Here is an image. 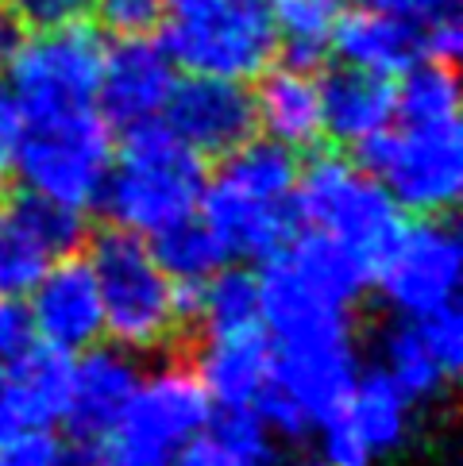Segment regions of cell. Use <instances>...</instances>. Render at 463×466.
Returning a JSON list of instances; mask_svg holds the SVG:
<instances>
[{
    "mask_svg": "<svg viewBox=\"0 0 463 466\" xmlns=\"http://www.w3.org/2000/svg\"><path fill=\"white\" fill-rule=\"evenodd\" d=\"M209 162L190 151L162 120L116 131L112 166L97 212L112 228L151 239L162 228L197 212Z\"/></svg>",
    "mask_w": 463,
    "mask_h": 466,
    "instance_id": "1",
    "label": "cell"
},
{
    "mask_svg": "<svg viewBox=\"0 0 463 466\" xmlns=\"http://www.w3.org/2000/svg\"><path fill=\"white\" fill-rule=\"evenodd\" d=\"M86 258L97 274L105 312V339L131 355H167L178 336H186L178 316V293L159 266L151 243L124 228L89 231Z\"/></svg>",
    "mask_w": 463,
    "mask_h": 466,
    "instance_id": "2",
    "label": "cell"
},
{
    "mask_svg": "<svg viewBox=\"0 0 463 466\" xmlns=\"http://www.w3.org/2000/svg\"><path fill=\"white\" fill-rule=\"evenodd\" d=\"M159 43L181 74L255 81L278 58L267 0H181L162 12Z\"/></svg>",
    "mask_w": 463,
    "mask_h": 466,
    "instance_id": "3",
    "label": "cell"
},
{
    "mask_svg": "<svg viewBox=\"0 0 463 466\" xmlns=\"http://www.w3.org/2000/svg\"><path fill=\"white\" fill-rule=\"evenodd\" d=\"M112 151L116 127L105 120L97 105L39 116V120H24L12 177L20 181V189L46 197L55 205L97 212Z\"/></svg>",
    "mask_w": 463,
    "mask_h": 466,
    "instance_id": "4",
    "label": "cell"
},
{
    "mask_svg": "<svg viewBox=\"0 0 463 466\" xmlns=\"http://www.w3.org/2000/svg\"><path fill=\"white\" fill-rule=\"evenodd\" d=\"M383 181L406 216H440L459 205L463 193V124L444 120H394L352 151Z\"/></svg>",
    "mask_w": 463,
    "mask_h": 466,
    "instance_id": "5",
    "label": "cell"
},
{
    "mask_svg": "<svg viewBox=\"0 0 463 466\" xmlns=\"http://www.w3.org/2000/svg\"><path fill=\"white\" fill-rule=\"evenodd\" d=\"M293 216L297 228L328 231L371 258H378L406 220L383 181L347 151H309V158L297 162Z\"/></svg>",
    "mask_w": 463,
    "mask_h": 466,
    "instance_id": "6",
    "label": "cell"
},
{
    "mask_svg": "<svg viewBox=\"0 0 463 466\" xmlns=\"http://www.w3.org/2000/svg\"><path fill=\"white\" fill-rule=\"evenodd\" d=\"M463 239L452 212L406 216L375 258L371 293L390 316H425L459 297Z\"/></svg>",
    "mask_w": 463,
    "mask_h": 466,
    "instance_id": "7",
    "label": "cell"
},
{
    "mask_svg": "<svg viewBox=\"0 0 463 466\" xmlns=\"http://www.w3.org/2000/svg\"><path fill=\"white\" fill-rule=\"evenodd\" d=\"M359 370L355 339L278 347L271 386L255 401V412L278 443H302L321 420L344 409Z\"/></svg>",
    "mask_w": 463,
    "mask_h": 466,
    "instance_id": "8",
    "label": "cell"
},
{
    "mask_svg": "<svg viewBox=\"0 0 463 466\" xmlns=\"http://www.w3.org/2000/svg\"><path fill=\"white\" fill-rule=\"evenodd\" d=\"M105 46L108 43L101 39V31L89 24L27 31V39L5 70L24 120L97 105Z\"/></svg>",
    "mask_w": 463,
    "mask_h": 466,
    "instance_id": "9",
    "label": "cell"
},
{
    "mask_svg": "<svg viewBox=\"0 0 463 466\" xmlns=\"http://www.w3.org/2000/svg\"><path fill=\"white\" fill-rule=\"evenodd\" d=\"M212 412L217 409H212L193 362L186 355H159L155 366H143L139 386L108 436H120L147 455L174 462L181 447L209 428Z\"/></svg>",
    "mask_w": 463,
    "mask_h": 466,
    "instance_id": "10",
    "label": "cell"
},
{
    "mask_svg": "<svg viewBox=\"0 0 463 466\" xmlns=\"http://www.w3.org/2000/svg\"><path fill=\"white\" fill-rule=\"evenodd\" d=\"M89 231V212L15 189L0 201V293L24 297L51 262L81 251Z\"/></svg>",
    "mask_w": 463,
    "mask_h": 466,
    "instance_id": "11",
    "label": "cell"
},
{
    "mask_svg": "<svg viewBox=\"0 0 463 466\" xmlns=\"http://www.w3.org/2000/svg\"><path fill=\"white\" fill-rule=\"evenodd\" d=\"M259 278V320L274 347H313L355 339V309L340 305L321 286L297 270L286 251L262 258Z\"/></svg>",
    "mask_w": 463,
    "mask_h": 466,
    "instance_id": "12",
    "label": "cell"
},
{
    "mask_svg": "<svg viewBox=\"0 0 463 466\" xmlns=\"http://www.w3.org/2000/svg\"><path fill=\"white\" fill-rule=\"evenodd\" d=\"M205 162L228 155L255 136V105L247 81L212 74H178L170 101L159 116Z\"/></svg>",
    "mask_w": 463,
    "mask_h": 466,
    "instance_id": "13",
    "label": "cell"
},
{
    "mask_svg": "<svg viewBox=\"0 0 463 466\" xmlns=\"http://www.w3.org/2000/svg\"><path fill=\"white\" fill-rule=\"evenodd\" d=\"M24 305L36 339L66 355H77L105 339L101 289H97V274L86 251L62 255L46 266V274L24 293Z\"/></svg>",
    "mask_w": 463,
    "mask_h": 466,
    "instance_id": "14",
    "label": "cell"
},
{
    "mask_svg": "<svg viewBox=\"0 0 463 466\" xmlns=\"http://www.w3.org/2000/svg\"><path fill=\"white\" fill-rule=\"evenodd\" d=\"M178 81V66L159 35H124L105 46L101 81H97V108L116 127H136L159 120Z\"/></svg>",
    "mask_w": 463,
    "mask_h": 466,
    "instance_id": "15",
    "label": "cell"
},
{
    "mask_svg": "<svg viewBox=\"0 0 463 466\" xmlns=\"http://www.w3.org/2000/svg\"><path fill=\"white\" fill-rule=\"evenodd\" d=\"M143 362L139 355L124 351L108 339L86 347L74 355L70 370V397H66L62 431L74 443H97L120 424V416L139 386Z\"/></svg>",
    "mask_w": 463,
    "mask_h": 466,
    "instance_id": "16",
    "label": "cell"
},
{
    "mask_svg": "<svg viewBox=\"0 0 463 466\" xmlns=\"http://www.w3.org/2000/svg\"><path fill=\"white\" fill-rule=\"evenodd\" d=\"M74 355L31 343L24 355L0 362V443L24 431L58 428L70 397Z\"/></svg>",
    "mask_w": 463,
    "mask_h": 466,
    "instance_id": "17",
    "label": "cell"
},
{
    "mask_svg": "<svg viewBox=\"0 0 463 466\" xmlns=\"http://www.w3.org/2000/svg\"><path fill=\"white\" fill-rule=\"evenodd\" d=\"M197 355L190 359L212 409H255L274 374V339L262 324L232 331H197Z\"/></svg>",
    "mask_w": 463,
    "mask_h": 466,
    "instance_id": "18",
    "label": "cell"
},
{
    "mask_svg": "<svg viewBox=\"0 0 463 466\" xmlns=\"http://www.w3.org/2000/svg\"><path fill=\"white\" fill-rule=\"evenodd\" d=\"M255 105V131L290 151H313L324 139L321 120V77L305 66H290L274 58L267 70L255 77L252 89Z\"/></svg>",
    "mask_w": 463,
    "mask_h": 466,
    "instance_id": "19",
    "label": "cell"
},
{
    "mask_svg": "<svg viewBox=\"0 0 463 466\" xmlns=\"http://www.w3.org/2000/svg\"><path fill=\"white\" fill-rule=\"evenodd\" d=\"M328 55L344 66L398 77L409 66L428 58V39L425 27L417 24H406L398 15L375 8H359V12H340L333 39H328Z\"/></svg>",
    "mask_w": 463,
    "mask_h": 466,
    "instance_id": "20",
    "label": "cell"
},
{
    "mask_svg": "<svg viewBox=\"0 0 463 466\" xmlns=\"http://www.w3.org/2000/svg\"><path fill=\"white\" fill-rule=\"evenodd\" d=\"M321 120L328 139L355 151L394 124V77L340 62L321 77Z\"/></svg>",
    "mask_w": 463,
    "mask_h": 466,
    "instance_id": "21",
    "label": "cell"
},
{
    "mask_svg": "<svg viewBox=\"0 0 463 466\" xmlns=\"http://www.w3.org/2000/svg\"><path fill=\"white\" fill-rule=\"evenodd\" d=\"M283 251L290 255V262L313 281V286H321L328 297H336V301L347 309H355L363 297L371 293L375 258L355 251L352 243L328 236V231L297 228L286 239Z\"/></svg>",
    "mask_w": 463,
    "mask_h": 466,
    "instance_id": "22",
    "label": "cell"
},
{
    "mask_svg": "<svg viewBox=\"0 0 463 466\" xmlns=\"http://www.w3.org/2000/svg\"><path fill=\"white\" fill-rule=\"evenodd\" d=\"M413 409L417 401L394 381L383 366L359 370L352 393L340 409V416L355 428V436L371 447V455H386L394 447H402L409 428H413Z\"/></svg>",
    "mask_w": 463,
    "mask_h": 466,
    "instance_id": "23",
    "label": "cell"
},
{
    "mask_svg": "<svg viewBox=\"0 0 463 466\" xmlns=\"http://www.w3.org/2000/svg\"><path fill=\"white\" fill-rule=\"evenodd\" d=\"M378 366L398 381L413 401H433L456 381V374L444 370V362L425 343L417 324L409 316H394V324L383 331V347H378Z\"/></svg>",
    "mask_w": 463,
    "mask_h": 466,
    "instance_id": "24",
    "label": "cell"
},
{
    "mask_svg": "<svg viewBox=\"0 0 463 466\" xmlns=\"http://www.w3.org/2000/svg\"><path fill=\"white\" fill-rule=\"evenodd\" d=\"M247 324H262L259 320V278L240 258H232L197 286L193 331H232Z\"/></svg>",
    "mask_w": 463,
    "mask_h": 466,
    "instance_id": "25",
    "label": "cell"
},
{
    "mask_svg": "<svg viewBox=\"0 0 463 466\" xmlns=\"http://www.w3.org/2000/svg\"><path fill=\"white\" fill-rule=\"evenodd\" d=\"M147 243H151V251L170 281H205L209 274H217L224 262H232L224 239L205 224L201 212L162 228L159 236H151Z\"/></svg>",
    "mask_w": 463,
    "mask_h": 466,
    "instance_id": "26",
    "label": "cell"
},
{
    "mask_svg": "<svg viewBox=\"0 0 463 466\" xmlns=\"http://www.w3.org/2000/svg\"><path fill=\"white\" fill-rule=\"evenodd\" d=\"M167 12V0H93V15L116 39L124 35H155Z\"/></svg>",
    "mask_w": 463,
    "mask_h": 466,
    "instance_id": "27",
    "label": "cell"
},
{
    "mask_svg": "<svg viewBox=\"0 0 463 466\" xmlns=\"http://www.w3.org/2000/svg\"><path fill=\"white\" fill-rule=\"evenodd\" d=\"M0 466H70V440L58 428L24 431L0 443Z\"/></svg>",
    "mask_w": 463,
    "mask_h": 466,
    "instance_id": "28",
    "label": "cell"
},
{
    "mask_svg": "<svg viewBox=\"0 0 463 466\" xmlns=\"http://www.w3.org/2000/svg\"><path fill=\"white\" fill-rule=\"evenodd\" d=\"M313 431H317L321 459H324L328 466H371V462H375L371 447L355 436V428L347 424L340 412H333L328 420H321Z\"/></svg>",
    "mask_w": 463,
    "mask_h": 466,
    "instance_id": "29",
    "label": "cell"
},
{
    "mask_svg": "<svg viewBox=\"0 0 463 466\" xmlns=\"http://www.w3.org/2000/svg\"><path fill=\"white\" fill-rule=\"evenodd\" d=\"M27 31H51L93 20V0H12Z\"/></svg>",
    "mask_w": 463,
    "mask_h": 466,
    "instance_id": "30",
    "label": "cell"
},
{
    "mask_svg": "<svg viewBox=\"0 0 463 466\" xmlns=\"http://www.w3.org/2000/svg\"><path fill=\"white\" fill-rule=\"evenodd\" d=\"M363 8L398 15V20L417 24V27H425V31L437 27V24L459 20V0H363Z\"/></svg>",
    "mask_w": 463,
    "mask_h": 466,
    "instance_id": "31",
    "label": "cell"
},
{
    "mask_svg": "<svg viewBox=\"0 0 463 466\" xmlns=\"http://www.w3.org/2000/svg\"><path fill=\"white\" fill-rule=\"evenodd\" d=\"M31 343H36V328H31L24 297L0 293V362L24 355Z\"/></svg>",
    "mask_w": 463,
    "mask_h": 466,
    "instance_id": "32",
    "label": "cell"
},
{
    "mask_svg": "<svg viewBox=\"0 0 463 466\" xmlns=\"http://www.w3.org/2000/svg\"><path fill=\"white\" fill-rule=\"evenodd\" d=\"M20 136H24V112H20V105H15L8 81H0V189L12 181Z\"/></svg>",
    "mask_w": 463,
    "mask_h": 466,
    "instance_id": "33",
    "label": "cell"
},
{
    "mask_svg": "<svg viewBox=\"0 0 463 466\" xmlns=\"http://www.w3.org/2000/svg\"><path fill=\"white\" fill-rule=\"evenodd\" d=\"M170 466H255V462H247L243 455H236L232 447H224V443L205 428L201 436H193L186 447H181Z\"/></svg>",
    "mask_w": 463,
    "mask_h": 466,
    "instance_id": "34",
    "label": "cell"
},
{
    "mask_svg": "<svg viewBox=\"0 0 463 466\" xmlns=\"http://www.w3.org/2000/svg\"><path fill=\"white\" fill-rule=\"evenodd\" d=\"M24 39H27V24L12 8V0H0V74L8 70V62L15 58Z\"/></svg>",
    "mask_w": 463,
    "mask_h": 466,
    "instance_id": "35",
    "label": "cell"
},
{
    "mask_svg": "<svg viewBox=\"0 0 463 466\" xmlns=\"http://www.w3.org/2000/svg\"><path fill=\"white\" fill-rule=\"evenodd\" d=\"M297 466H328L324 459H317V462H297Z\"/></svg>",
    "mask_w": 463,
    "mask_h": 466,
    "instance_id": "36",
    "label": "cell"
},
{
    "mask_svg": "<svg viewBox=\"0 0 463 466\" xmlns=\"http://www.w3.org/2000/svg\"><path fill=\"white\" fill-rule=\"evenodd\" d=\"M267 5H271V0H267ZM324 5H344V0H324Z\"/></svg>",
    "mask_w": 463,
    "mask_h": 466,
    "instance_id": "37",
    "label": "cell"
},
{
    "mask_svg": "<svg viewBox=\"0 0 463 466\" xmlns=\"http://www.w3.org/2000/svg\"><path fill=\"white\" fill-rule=\"evenodd\" d=\"M170 5H181V0H167V8H170Z\"/></svg>",
    "mask_w": 463,
    "mask_h": 466,
    "instance_id": "38",
    "label": "cell"
}]
</instances>
